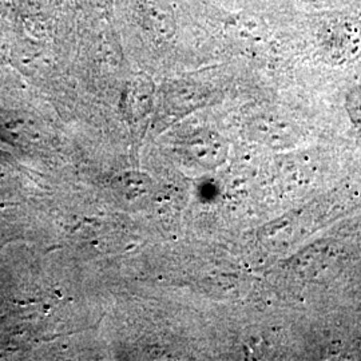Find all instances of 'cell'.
<instances>
[{"instance_id":"1","label":"cell","mask_w":361,"mask_h":361,"mask_svg":"<svg viewBox=\"0 0 361 361\" xmlns=\"http://www.w3.org/2000/svg\"><path fill=\"white\" fill-rule=\"evenodd\" d=\"M323 46L326 54L337 61L352 58L360 50V26L350 19L336 20L325 27Z\"/></svg>"},{"instance_id":"2","label":"cell","mask_w":361,"mask_h":361,"mask_svg":"<svg viewBox=\"0 0 361 361\" xmlns=\"http://www.w3.org/2000/svg\"><path fill=\"white\" fill-rule=\"evenodd\" d=\"M340 256L329 246L310 249L296 261V269L302 276L316 280L320 277H331L338 268Z\"/></svg>"},{"instance_id":"3","label":"cell","mask_w":361,"mask_h":361,"mask_svg":"<svg viewBox=\"0 0 361 361\" xmlns=\"http://www.w3.org/2000/svg\"><path fill=\"white\" fill-rule=\"evenodd\" d=\"M143 19L158 35H173L176 25L171 10L161 0H146L142 6Z\"/></svg>"},{"instance_id":"4","label":"cell","mask_w":361,"mask_h":361,"mask_svg":"<svg viewBox=\"0 0 361 361\" xmlns=\"http://www.w3.org/2000/svg\"><path fill=\"white\" fill-rule=\"evenodd\" d=\"M347 107L352 121L361 126V85L349 94Z\"/></svg>"}]
</instances>
